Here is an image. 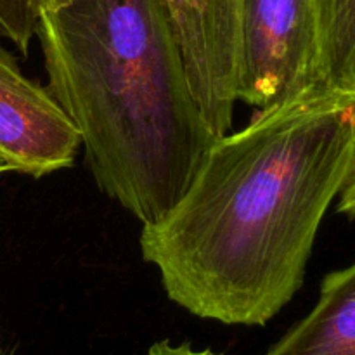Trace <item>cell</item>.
<instances>
[{"label": "cell", "mask_w": 355, "mask_h": 355, "mask_svg": "<svg viewBox=\"0 0 355 355\" xmlns=\"http://www.w3.org/2000/svg\"><path fill=\"white\" fill-rule=\"evenodd\" d=\"M354 163L355 101L257 113L215 139L175 207L142 225V257L191 314L267 324L304 284L319 225Z\"/></svg>", "instance_id": "1"}, {"label": "cell", "mask_w": 355, "mask_h": 355, "mask_svg": "<svg viewBox=\"0 0 355 355\" xmlns=\"http://www.w3.org/2000/svg\"><path fill=\"white\" fill-rule=\"evenodd\" d=\"M35 37L99 189L142 225L162 220L217 139L166 0H68L40 14Z\"/></svg>", "instance_id": "2"}, {"label": "cell", "mask_w": 355, "mask_h": 355, "mask_svg": "<svg viewBox=\"0 0 355 355\" xmlns=\"http://www.w3.org/2000/svg\"><path fill=\"white\" fill-rule=\"evenodd\" d=\"M236 97L257 113L335 99L322 78L314 0H238Z\"/></svg>", "instance_id": "3"}, {"label": "cell", "mask_w": 355, "mask_h": 355, "mask_svg": "<svg viewBox=\"0 0 355 355\" xmlns=\"http://www.w3.org/2000/svg\"><path fill=\"white\" fill-rule=\"evenodd\" d=\"M187 76L215 137L229 134L238 80V0H166Z\"/></svg>", "instance_id": "4"}, {"label": "cell", "mask_w": 355, "mask_h": 355, "mask_svg": "<svg viewBox=\"0 0 355 355\" xmlns=\"http://www.w3.org/2000/svg\"><path fill=\"white\" fill-rule=\"evenodd\" d=\"M78 149V132L47 87L0 47V156L10 170L40 179L71 166Z\"/></svg>", "instance_id": "5"}, {"label": "cell", "mask_w": 355, "mask_h": 355, "mask_svg": "<svg viewBox=\"0 0 355 355\" xmlns=\"http://www.w3.org/2000/svg\"><path fill=\"white\" fill-rule=\"evenodd\" d=\"M266 355H355V262L324 277L315 307Z\"/></svg>", "instance_id": "6"}, {"label": "cell", "mask_w": 355, "mask_h": 355, "mask_svg": "<svg viewBox=\"0 0 355 355\" xmlns=\"http://www.w3.org/2000/svg\"><path fill=\"white\" fill-rule=\"evenodd\" d=\"M314 6L326 90L355 101V0H314Z\"/></svg>", "instance_id": "7"}, {"label": "cell", "mask_w": 355, "mask_h": 355, "mask_svg": "<svg viewBox=\"0 0 355 355\" xmlns=\"http://www.w3.org/2000/svg\"><path fill=\"white\" fill-rule=\"evenodd\" d=\"M38 19V0H0V38L12 42L23 54L37 35Z\"/></svg>", "instance_id": "8"}, {"label": "cell", "mask_w": 355, "mask_h": 355, "mask_svg": "<svg viewBox=\"0 0 355 355\" xmlns=\"http://www.w3.org/2000/svg\"><path fill=\"white\" fill-rule=\"evenodd\" d=\"M146 355H222L215 354L211 350H196L189 345V343H180V345H173L170 342H158L149 349Z\"/></svg>", "instance_id": "9"}, {"label": "cell", "mask_w": 355, "mask_h": 355, "mask_svg": "<svg viewBox=\"0 0 355 355\" xmlns=\"http://www.w3.org/2000/svg\"><path fill=\"white\" fill-rule=\"evenodd\" d=\"M340 201H338V211L347 215L349 218H355V163L354 168L350 172L349 179H347L345 186L340 191Z\"/></svg>", "instance_id": "10"}, {"label": "cell", "mask_w": 355, "mask_h": 355, "mask_svg": "<svg viewBox=\"0 0 355 355\" xmlns=\"http://www.w3.org/2000/svg\"><path fill=\"white\" fill-rule=\"evenodd\" d=\"M3 172H12V170H10L9 163H7L6 159H3L2 156H0V173H3Z\"/></svg>", "instance_id": "11"}, {"label": "cell", "mask_w": 355, "mask_h": 355, "mask_svg": "<svg viewBox=\"0 0 355 355\" xmlns=\"http://www.w3.org/2000/svg\"><path fill=\"white\" fill-rule=\"evenodd\" d=\"M0 355H3V354H2V352H0Z\"/></svg>", "instance_id": "12"}]
</instances>
